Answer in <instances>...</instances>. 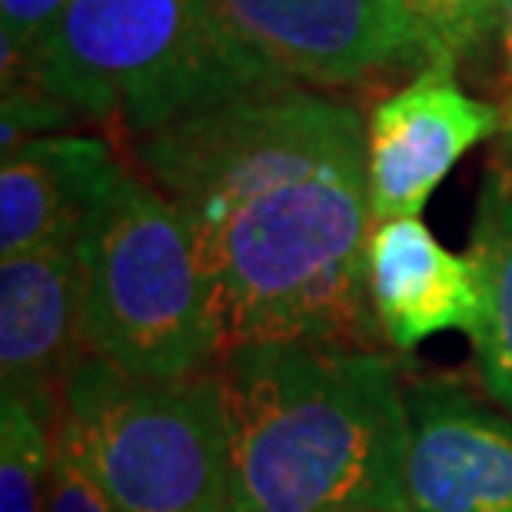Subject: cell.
<instances>
[{"label":"cell","mask_w":512,"mask_h":512,"mask_svg":"<svg viewBox=\"0 0 512 512\" xmlns=\"http://www.w3.org/2000/svg\"><path fill=\"white\" fill-rule=\"evenodd\" d=\"M57 429L120 512H233L213 373L150 383L80 353L60 383Z\"/></svg>","instance_id":"obj_5"},{"label":"cell","mask_w":512,"mask_h":512,"mask_svg":"<svg viewBox=\"0 0 512 512\" xmlns=\"http://www.w3.org/2000/svg\"><path fill=\"white\" fill-rule=\"evenodd\" d=\"M124 167L97 137L40 133L4 153L0 260L50 243H77Z\"/></svg>","instance_id":"obj_11"},{"label":"cell","mask_w":512,"mask_h":512,"mask_svg":"<svg viewBox=\"0 0 512 512\" xmlns=\"http://www.w3.org/2000/svg\"><path fill=\"white\" fill-rule=\"evenodd\" d=\"M77 243H50L0 260V389L60 403V383L80 360Z\"/></svg>","instance_id":"obj_9"},{"label":"cell","mask_w":512,"mask_h":512,"mask_svg":"<svg viewBox=\"0 0 512 512\" xmlns=\"http://www.w3.org/2000/svg\"><path fill=\"white\" fill-rule=\"evenodd\" d=\"M70 0H0V44H4V80H14L24 70V60L44 40Z\"/></svg>","instance_id":"obj_16"},{"label":"cell","mask_w":512,"mask_h":512,"mask_svg":"<svg viewBox=\"0 0 512 512\" xmlns=\"http://www.w3.org/2000/svg\"><path fill=\"white\" fill-rule=\"evenodd\" d=\"M233 512H406L409 406L373 346L296 340L223 353Z\"/></svg>","instance_id":"obj_2"},{"label":"cell","mask_w":512,"mask_h":512,"mask_svg":"<svg viewBox=\"0 0 512 512\" xmlns=\"http://www.w3.org/2000/svg\"><path fill=\"white\" fill-rule=\"evenodd\" d=\"M366 293L376 326L396 350H413L436 333H469L483 303L473 256L446 250L419 217L370 227Z\"/></svg>","instance_id":"obj_10"},{"label":"cell","mask_w":512,"mask_h":512,"mask_svg":"<svg viewBox=\"0 0 512 512\" xmlns=\"http://www.w3.org/2000/svg\"><path fill=\"white\" fill-rule=\"evenodd\" d=\"M84 353L150 383L213 373L220 330L187 217L124 170L77 240Z\"/></svg>","instance_id":"obj_4"},{"label":"cell","mask_w":512,"mask_h":512,"mask_svg":"<svg viewBox=\"0 0 512 512\" xmlns=\"http://www.w3.org/2000/svg\"><path fill=\"white\" fill-rule=\"evenodd\" d=\"M496 40H499V50H503L506 80H509V94H512V0H503V7H499Z\"/></svg>","instance_id":"obj_17"},{"label":"cell","mask_w":512,"mask_h":512,"mask_svg":"<svg viewBox=\"0 0 512 512\" xmlns=\"http://www.w3.org/2000/svg\"><path fill=\"white\" fill-rule=\"evenodd\" d=\"M406 7L429 37L439 64H456L496 34L503 0H406Z\"/></svg>","instance_id":"obj_14"},{"label":"cell","mask_w":512,"mask_h":512,"mask_svg":"<svg viewBox=\"0 0 512 512\" xmlns=\"http://www.w3.org/2000/svg\"><path fill=\"white\" fill-rule=\"evenodd\" d=\"M503 120L499 107L456 84L453 64L419 70L413 84L380 100L366 124L373 223L419 217L449 170L503 130Z\"/></svg>","instance_id":"obj_7"},{"label":"cell","mask_w":512,"mask_h":512,"mask_svg":"<svg viewBox=\"0 0 512 512\" xmlns=\"http://www.w3.org/2000/svg\"><path fill=\"white\" fill-rule=\"evenodd\" d=\"M503 117H506L503 120V170L512 180V94H509V107H506Z\"/></svg>","instance_id":"obj_18"},{"label":"cell","mask_w":512,"mask_h":512,"mask_svg":"<svg viewBox=\"0 0 512 512\" xmlns=\"http://www.w3.org/2000/svg\"><path fill=\"white\" fill-rule=\"evenodd\" d=\"M406 512H512V426L463 389L406 396Z\"/></svg>","instance_id":"obj_8"},{"label":"cell","mask_w":512,"mask_h":512,"mask_svg":"<svg viewBox=\"0 0 512 512\" xmlns=\"http://www.w3.org/2000/svg\"><path fill=\"white\" fill-rule=\"evenodd\" d=\"M57 403L4 393L0 406V512H47Z\"/></svg>","instance_id":"obj_13"},{"label":"cell","mask_w":512,"mask_h":512,"mask_svg":"<svg viewBox=\"0 0 512 512\" xmlns=\"http://www.w3.org/2000/svg\"><path fill=\"white\" fill-rule=\"evenodd\" d=\"M479 276V320L469 330L489 396L512 416V180L503 163L479 197L473 250Z\"/></svg>","instance_id":"obj_12"},{"label":"cell","mask_w":512,"mask_h":512,"mask_svg":"<svg viewBox=\"0 0 512 512\" xmlns=\"http://www.w3.org/2000/svg\"><path fill=\"white\" fill-rule=\"evenodd\" d=\"M243 44L286 80L340 87L439 64L406 0H213Z\"/></svg>","instance_id":"obj_6"},{"label":"cell","mask_w":512,"mask_h":512,"mask_svg":"<svg viewBox=\"0 0 512 512\" xmlns=\"http://www.w3.org/2000/svg\"><path fill=\"white\" fill-rule=\"evenodd\" d=\"M34 84L70 114L133 137L253 90L293 84L233 34L213 0H70L4 87Z\"/></svg>","instance_id":"obj_3"},{"label":"cell","mask_w":512,"mask_h":512,"mask_svg":"<svg viewBox=\"0 0 512 512\" xmlns=\"http://www.w3.org/2000/svg\"><path fill=\"white\" fill-rule=\"evenodd\" d=\"M47 512H120L107 489L97 483L70 439L54 423V466H50Z\"/></svg>","instance_id":"obj_15"},{"label":"cell","mask_w":512,"mask_h":512,"mask_svg":"<svg viewBox=\"0 0 512 512\" xmlns=\"http://www.w3.org/2000/svg\"><path fill=\"white\" fill-rule=\"evenodd\" d=\"M133 150L193 230L220 356L296 340L373 346L360 110L283 84L140 133Z\"/></svg>","instance_id":"obj_1"}]
</instances>
